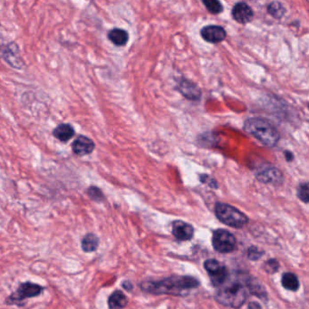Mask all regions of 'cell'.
<instances>
[{
  "mask_svg": "<svg viewBox=\"0 0 309 309\" xmlns=\"http://www.w3.org/2000/svg\"><path fill=\"white\" fill-rule=\"evenodd\" d=\"M123 287H124L125 290H127V291H131L133 286H132V283H131L130 281H124V282L123 283Z\"/></svg>",
  "mask_w": 309,
  "mask_h": 309,
  "instance_id": "484cf974",
  "label": "cell"
},
{
  "mask_svg": "<svg viewBox=\"0 0 309 309\" xmlns=\"http://www.w3.org/2000/svg\"><path fill=\"white\" fill-rule=\"evenodd\" d=\"M172 234L178 241H190L193 238L194 229L190 224L183 220H175L172 222Z\"/></svg>",
  "mask_w": 309,
  "mask_h": 309,
  "instance_id": "9c48e42d",
  "label": "cell"
},
{
  "mask_svg": "<svg viewBox=\"0 0 309 309\" xmlns=\"http://www.w3.org/2000/svg\"><path fill=\"white\" fill-rule=\"evenodd\" d=\"M108 38L115 46H124L129 40V34L124 29H114L109 32Z\"/></svg>",
  "mask_w": 309,
  "mask_h": 309,
  "instance_id": "9a60e30c",
  "label": "cell"
},
{
  "mask_svg": "<svg viewBox=\"0 0 309 309\" xmlns=\"http://www.w3.org/2000/svg\"><path fill=\"white\" fill-rule=\"evenodd\" d=\"M264 269L270 274H273L278 271L279 269V264L278 262V260L276 259H269V261H267L264 264Z\"/></svg>",
  "mask_w": 309,
  "mask_h": 309,
  "instance_id": "cb8c5ba5",
  "label": "cell"
},
{
  "mask_svg": "<svg viewBox=\"0 0 309 309\" xmlns=\"http://www.w3.org/2000/svg\"><path fill=\"white\" fill-rule=\"evenodd\" d=\"M298 198L300 199V201H303L305 203H309V184L307 183L300 184V186L298 188Z\"/></svg>",
  "mask_w": 309,
  "mask_h": 309,
  "instance_id": "603a6c76",
  "label": "cell"
},
{
  "mask_svg": "<svg viewBox=\"0 0 309 309\" xmlns=\"http://www.w3.org/2000/svg\"><path fill=\"white\" fill-rule=\"evenodd\" d=\"M258 181L263 184H280L283 181V175L279 170L275 167H269L257 174Z\"/></svg>",
  "mask_w": 309,
  "mask_h": 309,
  "instance_id": "8fae6325",
  "label": "cell"
},
{
  "mask_svg": "<svg viewBox=\"0 0 309 309\" xmlns=\"http://www.w3.org/2000/svg\"><path fill=\"white\" fill-rule=\"evenodd\" d=\"M54 136L61 142H68L71 138L75 135V130L72 126L67 124H63L58 125L54 130Z\"/></svg>",
  "mask_w": 309,
  "mask_h": 309,
  "instance_id": "2e32d148",
  "label": "cell"
},
{
  "mask_svg": "<svg viewBox=\"0 0 309 309\" xmlns=\"http://www.w3.org/2000/svg\"><path fill=\"white\" fill-rule=\"evenodd\" d=\"M179 90L185 97L188 98L189 100H199L201 97V92L200 88L187 79L186 80L184 79L180 83Z\"/></svg>",
  "mask_w": 309,
  "mask_h": 309,
  "instance_id": "4fadbf2b",
  "label": "cell"
},
{
  "mask_svg": "<svg viewBox=\"0 0 309 309\" xmlns=\"http://www.w3.org/2000/svg\"><path fill=\"white\" fill-rule=\"evenodd\" d=\"M214 212L220 222L235 229H241L248 222V217L243 212L226 203H216Z\"/></svg>",
  "mask_w": 309,
  "mask_h": 309,
  "instance_id": "277c9868",
  "label": "cell"
},
{
  "mask_svg": "<svg viewBox=\"0 0 309 309\" xmlns=\"http://www.w3.org/2000/svg\"><path fill=\"white\" fill-rule=\"evenodd\" d=\"M212 246L219 253H229L236 248V239L228 230L218 229L213 232Z\"/></svg>",
  "mask_w": 309,
  "mask_h": 309,
  "instance_id": "8992f818",
  "label": "cell"
},
{
  "mask_svg": "<svg viewBox=\"0 0 309 309\" xmlns=\"http://www.w3.org/2000/svg\"><path fill=\"white\" fill-rule=\"evenodd\" d=\"M204 269H206L214 286H222L229 278L228 269L216 259H207L204 262Z\"/></svg>",
  "mask_w": 309,
  "mask_h": 309,
  "instance_id": "52a82bcc",
  "label": "cell"
},
{
  "mask_svg": "<svg viewBox=\"0 0 309 309\" xmlns=\"http://www.w3.org/2000/svg\"><path fill=\"white\" fill-rule=\"evenodd\" d=\"M87 194L89 195V197L92 199L93 201H97V202H101L104 199L102 190L98 189L97 187H90L87 190Z\"/></svg>",
  "mask_w": 309,
  "mask_h": 309,
  "instance_id": "7402d4cb",
  "label": "cell"
},
{
  "mask_svg": "<svg viewBox=\"0 0 309 309\" xmlns=\"http://www.w3.org/2000/svg\"><path fill=\"white\" fill-rule=\"evenodd\" d=\"M200 281L189 276H173L160 281H144L141 289L154 295H188L191 289L200 286Z\"/></svg>",
  "mask_w": 309,
  "mask_h": 309,
  "instance_id": "6da1fadb",
  "label": "cell"
},
{
  "mask_svg": "<svg viewBox=\"0 0 309 309\" xmlns=\"http://www.w3.org/2000/svg\"><path fill=\"white\" fill-rule=\"evenodd\" d=\"M201 34L202 38L207 42L217 44L222 42L226 38L227 33L222 27L212 25L201 29Z\"/></svg>",
  "mask_w": 309,
  "mask_h": 309,
  "instance_id": "ba28073f",
  "label": "cell"
},
{
  "mask_svg": "<svg viewBox=\"0 0 309 309\" xmlns=\"http://www.w3.org/2000/svg\"><path fill=\"white\" fill-rule=\"evenodd\" d=\"M249 277L238 276L234 279H229L224 283L216 294L218 303L233 309H240L247 298V281Z\"/></svg>",
  "mask_w": 309,
  "mask_h": 309,
  "instance_id": "7a4b0ae2",
  "label": "cell"
},
{
  "mask_svg": "<svg viewBox=\"0 0 309 309\" xmlns=\"http://www.w3.org/2000/svg\"><path fill=\"white\" fill-rule=\"evenodd\" d=\"M128 304L125 295L120 290H115L108 298L109 309H124Z\"/></svg>",
  "mask_w": 309,
  "mask_h": 309,
  "instance_id": "5bb4252c",
  "label": "cell"
},
{
  "mask_svg": "<svg viewBox=\"0 0 309 309\" xmlns=\"http://www.w3.org/2000/svg\"><path fill=\"white\" fill-rule=\"evenodd\" d=\"M264 255V251L258 249L257 247H251L247 250V257L251 260H258Z\"/></svg>",
  "mask_w": 309,
  "mask_h": 309,
  "instance_id": "d4e9b609",
  "label": "cell"
},
{
  "mask_svg": "<svg viewBox=\"0 0 309 309\" xmlns=\"http://www.w3.org/2000/svg\"><path fill=\"white\" fill-rule=\"evenodd\" d=\"M45 287L33 282H24L17 287V291L6 298V303L22 307L29 298L39 297L44 292Z\"/></svg>",
  "mask_w": 309,
  "mask_h": 309,
  "instance_id": "5b68a950",
  "label": "cell"
},
{
  "mask_svg": "<svg viewBox=\"0 0 309 309\" xmlns=\"http://www.w3.org/2000/svg\"><path fill=\"white\" fill-rule=\"evenodd\" d=\"M254 13L251 7L247 3L240 2L237 3L232 9V17L235 21L240 24L249 23L253 19Z\"/></svg>",
  "mask_w": 309,
  "mask_h": 309,
  "instance_id": "30bf717a",
  "label": "cell"
},
{
  "mask_svg": "<svg viewBox=\"0 0 309 309\" xmlns=\"http://www.w3.org/2000/svg\"><path fill=\"white\" fill-rule=\"evenodd\" d=\"M247 288L252 295L258 297L260 299L267 300V291L265 290L263 286L260 285L257 281L251 279V278H249L247 281Z\"/></svg>",
  "mask_w": 309,
  "mask_h": 309,
  "instance_id": "d6986e66",
  "label": "cell"
},
{
  "mask_svg": "<svg viewBox=\"0 0 309 309\" xmlns=\"http://www.w3.org/2000/svg\"><path fill=\"white\" fill-rule=\"evenodd\" d=\"M83 251L86 253H92L96 251L99 247V238L93 233L86 234L81 242Z\"/></svg>",
  "mask_w": 309,
  "mask_h": 309,
  "instance_id": "e0dca14e",
  "label": "cell"
},
{
  "mask_svg": "<svg viewBox=\"0 0 309 309\" xmlns=\"http://www.w3.org/2000/svg\"><path fill=\"white\" fill-rule=\"evenodd\" d=\"M282 286H284V288H286L287 290L290 291H297L299 288V281L298 279V277L293 274V273H285L282 276Z\"/></svg>",
  "mask_w": 309,
  "mask_h": 309,
  "instance_id": "ac0fdd59",
  "label": "cell"
},
{
  "mask_svg": "<svg viewBox=\"0 0 309 309\" xmlns=\"http://www.w3.org/2000/svg\"><path fill=\"white\" fill-rule=\"evenodd\" d=\"M248 309H261V307L257 302H251L248 305Z\"/></svg>",
  "mask_w": 309,
  "mask_h": 309,
  "instance_id": "4316f807",
  "label": "cell"
},
{
  "mask_svg": "<svg viewBox=\"0 0 309 309\" xmlns=\"http://www.w3.org/2000/svg\"><path fill=\"white\" fill-rule=\"evenodd\" d=\"M94 147V143L90 138L86 136H79L73 143V151L78 156H85L92 154Z\"/></svg>",
  "mask_w": 309,
  "mask_h": 309,
  "instance_id": "7c38bea8",
  "label": "cell"
},
{
  "mask_svg": "<svg viewBox=\"0 0 309 309\" xmlns=\"http://www.w3.org/2000/svg\"><path fill=\"white\" fill-rule=\"evenodd\" d=\"M202 3L212 14L217 15V14L223 11V6L220 2L217 1V0H203Z\"/></svg>",
  "mask_w": 309,
  "mask_h": 309,
  "instance_id": "44dd1931",
  "label": "cell"
},
{
  "mask_svg": "<svg viewBox=\"0 0 309 309\" xmlns=\"http://www.w3.org/2000/svg\"><path fill=\"white\" fill-rule=\"evenodd\" d=\"M244 130L268 147H273L279 141V133L269 121L259 117L249 118L244 123Z\"/></svg>",
  "mask_w": 309,
  "mask_h": 309,
  "instance_id": "3957f363",
  "label": "cell"
},
{
  "mask_svg": "<svg viewBox=\"0 0 309 309\" xmlns=\"http://www.w3.org/2000/svg\"><path fill=\"white\" fill-rule=\"evenodd\" d=\"M268 12L275 18H281L285 14L286 9L279 2H271L268 6Z\"/></svg>",
  "mask_w": 309,
  "mask_h": 309,
  "instance_id": "ffe728a7",
  "label": "cell"
}]
</instances>
